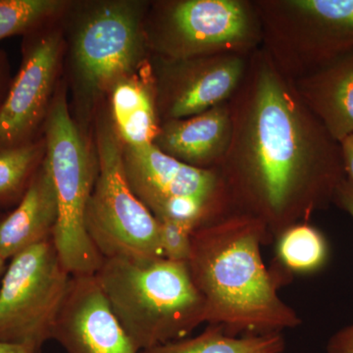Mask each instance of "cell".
I'll return each mask as SVG.
<instances>
[{
	"label": "cell",
	"mask_w": 353,
	"mask_h": 353,
	"mask_svg": "<svg viewBox=\"0 0 353 353\" xmlns=\"http://www.w3.org/2000/svg\"><path fill=\"white\" fill-rule=\"evenodd\" d=\"M146 0H72L63 17V77L77 124L92 131L113 88L150 62Z\"/></svg>",
	"instance_id": "3"
},
{
	"label": "cell",
	"mask_w": 353,
	"mask_h": 353,
	"mask_svg": "<svg viewBox=\"0 0 353 353\" xmlns=\"http://www.w3.org/2000/svg\"><path fill=\"white\" fill-rule=\"evenodd\" d=\"M71 278L53 239L12 257L0 285V341L41 352L51 340Z\"/></svg>",
	"instance_id": "9"
},
{
	"label": "cell",
	"mask_w": 353,
	"mask_h": 353,
	"mask_svg": "<svg viewBox=\"0 0 353 353\" xmlns=\"http://www.w3.org/2000/svg\"><path fill=\"white\" fill-rule=\"evenodd\" d=\"M64 15L22 37L19 70L0 111V148L28 145L43 137L63 80Z\"/></svg>",
	"instance_id": "10"
},
{
	"label": "cell",
	"mask_w": 353,
	"mask_h": 353,
	"mask_svg": "<svg viewBox=\"0 0 353 353\" xmlns=\"http://www.w3.org/2000/svg\"><path fill=\"white\" fill-rule=\"evenodd\" d=\"M139 352L188 338L205 323V307L185 262L105 259L95 274Z\"/></svg>",
	"instance_id": "4"
},
{
	"label": "cell",
	"mask_w": 353,
	"mask_h": 353,
	"mask_svg": "<svg viewBox=\"0 0 353 353\" xmlns=\"http://www.w3.org/2000/svg\"><path fill=\"white\" fill-rule=\"evenodd\" d=\"M282 333L232 336L222 327L208 325L194 338L171 341L139 353H284Z\"/></svg>",
	"instance_id": "18"
},
{
	"label": "cell",
	"mask_w": 353,
	"mask_h": 353,
	"mask_svg": "<svg viewBox=\"0 0 353 353\" xmlns=\"http://www.w3.org/2000/svg\"><path fill=\"white\" fill-rule=\"evenodd\" d=\"M259 28L252 6L236 0L150 1L145 20L150 57L169 60L243 53Z\"/></svg>",
	"instance_id": "8"
},
{
	"label": "cell",
	"mask_w": 353,
	"mask_h": 353,
	"mask_svg": "<svg viewBox=\"0 0 353 353\" xmlns=\"http://www.w3.org/2000/svg\"><path fill=\"white\" fill-rule=\"evenodd\" d=\"M36 348L0 341V353H39Z\"/></svg>",
	"instance_id": "27"
},
{
	"label": "cell",
	"mask_w": 353,
	"mask_h": 353,
	"mask_svg": "<svg viewBox=\"0 0 353 353\" xmlns=\"http://www.w3.org/2000/svg\"><path fill=\"white\" fill-rule=\"evenodd\" d=\"M51 340L66 353H139L95 275L72 276Z\"/></svg>",
	"instance_id": "12"
},
{
	"label": "cell",
	"mask_w": 353,
	"mask_h": 353,
	"mask_svg": "<svg viewBox=\"0 0 353 353\" xmlns=\"http://www.w3.org/2000/svg\"><path fill=\"white\" fill-rule=\"evenodd\" d=\"M46 153L44 136L28 145L0 148V211L19 203Z\"/></svg>",
	"instance_id": "20"
},
{
	"label": "cell",
	"mask_w": 353,
	"mask_h": 353,
	"mask_svg": "<svg viewBox=\"0 0 353 353\" xmlns=\"http://www.w3.org/2000/svg\"><path fill=\"white\" fill-rule=\"evenodd\" d=\"M341 157L347 179L353 183V134L341 141Z\"/></svg>",
	"instance_id": "26"
},
{
	"label": "cell",
	"mask_w": 353,
	"mask_h": 353,
	"mask_svg": "<svg viewBox=\"0 0 353 353\" xmlns=\"http://www.w3.org/2000/svg\"><path fill=\"white\" fill-rule=\"evenodd\" d=\"M57 219V192L46 157L19 203L0 215V257L11 259L30 246L53 239Z\"/></svg>",
	"instance_id": "14"
},
{
	"label": "cell",
	"mask_w": 353,
	"mask_h": 353,
	"mask_svg": "<svg viewBox=\"0 0 353 353\" xmlns=\"http://www.w3.org/2000/svg\"><path fill=\"white\" fill-rule=\"evenodd\" d=\"M327 353H353V325L339 330L329 339Z\"/></svg>",
	"instance_id": "23"
},
{
	"label": "cell",
	"mask_w": 353,
	"mask_h": 353,
	"mask_svg": "<svg viewBox=\"0 0 353 353\" xmlns=\"http://www.w3.org/2000/svg\"><path fill=\"white\" fill-rule=\"evenodd\" d=\"M160 223L162 248L165 259L187 263L192 248V230L175 221H158Z\"/></svg>",
	"instance_id": "22"
},
{
	"label": "cell",
	"mask_w": 353,
	"mask_h": 353,
	"mask_svg": "<svg viewBox=\"0 0 353 353\" xmlns=\"http://www.w3.org/2000/svg\"><path fill=\"white\" fill-rule=\"evenodd\" d=\"M123 166L132 192L158 221H175L194 231L234 213L216 169L182 163L154 145H123Z\"/></svg>",
	"instance_id": "7"
},
{
	"label": "cell",
	"mask_w": 353,
	"mask_h": 353,
	"mask_svg": "<svg viewBox=\"0 0 353 353\" xmlns=\"http://www.w3.org/2000/svg\"><path fill=\"white\" fill-rule=\"evenodd\" d=\"M329 252L328 241L319 230L299 223L276 239V266L272 267L289 279L292 274L316 273L326 265Z\"/></svg>",
	"instance_id": "19"
},
{
	"label": "cell",
	"mask_w": 353,
	"mask_h": 353,
	"mask_svg": "<svg viewBox=\"0 0 353 353\" xmlns=\"http://www.w3.org/2000/svg\"><path fill=\"white\" fill-rule=\"evenodd\" d=\"M274 241L264 223L232 213L192 234L187 264L205 307V323L232 336L282 333L301 318L278 290L290 279L267 269L261 246Z\"/></svg>",
	"instance_id": "2"
},
{
	"label": "cell",
	"mask_w": 353,
	"mask_h": 353,
	"mask_svg": "<svg viewBox=\"0 0 353 353\" xmlns=\"http://www.w3.org/2000/svg\"><path fill=\"white\" fill-rule=\"evenodd\" d=\"M99 171L85 209L90 241L105 259L164 257L160 223L132 192L123 166V143L108 102L92 124ZM165 259V257H164Z\"/></svg>",
	"instance_id": "6"
},
{
	"label": "cell",
	"mask_w": 353,
	"mask_h": 353,
	"mask_svg": "<svg viewBox=\"0 0 353 353\" xmlns=\"http://www.w3.org/2000/svg\"><path fill=\"white\" fill-rule=\"evenodd\" d=\"M109 113L125 145H153L160 122L150 60L143 69L120 81L108 99Z\"/></svg>",
	"instance_id": "16"
},
{
	"label": "cell",
	"mask_w": 353,
	"mask_h": 353,
	"mask_svg": "<svg viewBox=\"0 0 353 353\" xmlns=\"http://www.w3.org/2000/svg\"><path fill=\"white\" fill-rule=\"evenodd\" d=\"M231 143L216 170L234 213L264 223L274 241L334 201L345 166L331 139L267 51L248 59L229 99Z\"/></svg>",
	"instance_id": "1"
},
{
	"label": "cell",
	"mask_w": 353,
	"mask_h": 353,
	"mask_svg": "<svg viewBox=\"0 0 353 353\" xmlns=\"http://www.w3.org/2000/svg\"><path fill=\"white\" fill-rule=\"evenodd\" d=\"M273 6L284 17L296 20L299 28H307L306 34L315 36L314 41L353 43V0H294Z\"/></svg>",
	"instance_id": "17"
},
{
	"label": "cell",
	"mask_w": 353,
	"mask_h": 353,
	"mask_svg": "<svg viewBox=\"0 0 353 353\" xmlns=\"http://www.w3.org/2000/svg\"><path fill=\"white\" fill-rule=\"evenodd\" d=\"M232 132L227 101L192 117L162 122L153 145L182 163L211 170L226 157Z\"/></svg>",
	"instance_id": "13"
},
{
	"label": "cell",
	"mask_w": 353,
	"mask_h": 353,
	"mask_svg": "<svg viewBox=\"0 0 353 353\" xmlns=\"http://www.w3.org/2000/svg\"><path fill=\"white\" fill-rule=\"evenodd\" d=\"M72 0H0V41L60 19Z\"/></svg>",
	"instance_id": "21"
},
{
	"label": "cell",
	"mask_w": 353,
	"mask_h": 353,
	"mask_svg": "<svg viewBox=\"0 0 353 353\" xmlns=\"http://www.w3.org/2000/svg\"><path fill=\"white\" fill-rule=\"evenodd\" d=\"M334 201L338 202L339 205L347 211L353 219V183L347 178L339 185Z\"/></svg>",
	"instance_id": "25"
},
{
	"label": "cell",
	"mask_w": 353,
	"mask_h": 353,
	"mask_svg": "<svg viewBox=\"0 0 353 353\" xmlns=\"http://www.w3.org/2000/svg\"><path fill=\"white\" fill-rule=\"evenodd\" d=\"M6 261L7 260L0 257V279H2V276H3L4 272L6 270Z\"/></svg>",
	"instance_id": "28"
},
{
	"label": "cell",
	"mask_w": 353,
	"mask_h": 353,
	"mask_svg": "<svg viewBox=\"0 0 353 353\" xmlns=\"http://www.w3.org/2000/svg\"><path fill=\"white\" fill-rule=\"evenodd\" d=\"M13 76L11 65L6 51L0 50V111L10 90Z\"/></svg>",
	"instance_id": "24"
},
{
	"label": "cell",
	"mask_w": 353,
	"mask_h": 353,
	"mask_svg": "<svg viewBox=\"0 0 353 353\" xmlns=\"http://www.w3.org/2000/svg\"><path fill=\"white\" fill-rule=\"evenodd\" d=\"M43 136L58 206L53 243L70 275H95L103 257L88 236L85 216L99 161L92 131H83L72 116L64 77L46 120Z\"/></svg>",
	"instance_id": "5"
},
{
	"label": "cell",
	"mask_w": 353,
	"mask_h": 353,
	"mask_svg": "<svg viewBox=\"0 0 353 353\" xmlns=\"http://www.w3.org/2000/svg\"><path fill=\"white\" fill-rule=\"evenodd\" d=\"M292 83L334 141L353 134V54Z\"/></svg>",
	"instance_id": "15"
},
{
	"label": "cell",
	"mask_w": 353,
	"mask_h": 353,
	"mask_svg": "<svg viewBox=\"0 0 353 353\" xmlns=\"http://www.w3.org/2000/svg\"><path fill=\"white\" fill-rule=\"evenodd\" d=\"M248 62L241 53L179 60L150 57L160 122L192 117L227 102L240 85Z\"/></svg>",
	"instance_id": "11"
}]
</instances>
